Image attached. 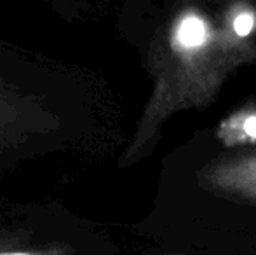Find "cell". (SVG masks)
<instances>
[{"label":"cell","mask_w":256,"mask_h":255,"mask_svg":"<svg viewBox=\"0 0 256 255\" xmlns=\"http://www.w3.org/2000/svg\"><path fill=\"white\" fill-rule=\"evenodd\" d=\"M256 58V41L237 34L226 14L212 21L197 7H183L164 44L162 114L212 102L232 72Z\"/></svg>","instance_id":"1"},{"label":"cell","mask_w":256,"mask_h":255,"mask_svg":"<svg viewBox=\"0 0 256 255\" xmlns=\"http://www.w3.org/2000/svg\"><path fill=\"white\" fill-rule=\"evenodd\" d=\"M200 185L242 199L256 201V150L204 166Z\"/></svg>","instance_id":"2"},{"label":"cell","mask_w":256,"mask_h":255,"mask_svg":"<svg viewBox=\"0 0 256 255\" xmlns=\"http://www.w3.org/2000/svg\"><path fill=\"white\" fill-rule=\"evenodd\" d=\"M222 136L225 140H256V112L236 116L223 124Z\"/></svg>","instance_id":"3"},{"label":"cell","mask_w":256,"mask_h":255,"mask_svg":"<svg viewBox=\"0 0 256 255\" xmlns=\"http://www.w3.org/2000/svg\"><path fill=\"white\" fill-rule=\"evenodd\" d=\"M4 255H28V253H4Z\"/></svg>","instance_id":"4"}]
</instances>
